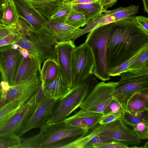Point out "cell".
<instances>
[{
	"label": "cell",
	"mask_w": 148,
	"mask_h": 148,
	"mask_svg": "<svg viewBox=\"0 0 148 148\" xmlns=\"http://www.w3.org/2000/svg\"><path fill=\"white\" fill-rule=\"evenodd\" d=\"M135 16L114 22L107 46L109 71L134 56L148 45V33L138 24Z\"/></svg>",
	"instance_id": "6da1fadb"
},
{
	"label": "cell",
	"mask_w": 148,
	"mask_h": 148,
	"mask_svg": "<svg viewBox=\"0 0 148 148\" xmlns=\"http://www.w3.org/2000/svg\"><path fill=\"white\" fill-rule=\"evenodd\" d=\"M91 75L72 88L65 96L59 100L45 124L64 120L78 108L98 84Z\"/></svg>",
	"instance_id": "7a4b0ae2"
},
{
	"label": "cell",
	"mask_w": 148,
	"mask_h": 148,
	"mask_svg": "<svg viewBox=\"0 0 148 148\" xmlns=\"http://www.w3.org/2000/svg\"><path fill=\"white\" fill-rule=\"evenodd\" d=\"M114 22L93 29L89 32L84 42L92 52L94 62L93 74L106 81L110 79L106 59L108 40Z\"/></svg>",
	"instance_id": "3957f363"
},
{
	"label": "cell",
	"mask_w": 148,
	"mask_h": 148,
	"mask_svg": "<svg viewBox=\"0 0 148 148\" xmlns=\"http://www.w3.org/2000/svg\"><path fill=\"white\" fill-rule=\"evenodd\" d=\"M120 76L112 97L125 109L127 101L133 95L148 91V66L124 71Z\"/></svg>",
	"instance_id": "277c9868"
},
{
	"label": "cell",
	"mask_w": 148,
	"mask_h": 148,
	"mask_svg": "<svg viewBox=\"0 0 148 148\" xmlns=\"http://www.w3.org/2000/svg\"><path fill=\"white\" fill-rule=\"evenodd\" d=\"M94 67L92 52L85 43L76 46L72 57V88L92 75Z\"/></svg>",
	"instance_id": "5b68a950"
},
{
	"label": "cell",
	"mask_w": 148,
	"mask_h": 148,
	"mask_svg": "<svg viewBox=\"0 0 148 148\" xmlns=\"http://www.w3.org/2000/svg\"><path fill=\"white\" fill-rule=\"evenodd\" d=\"M30 46V53L42 62L48 58L56 60L55 46L58 40L42 28L32 29L25 32Z\"/></svg>",
	"instance_id": "8992f818"
},
{
	"label": "cell",
	"mask_w": 148,
	"mask_h": 148,
	"mask_svg": "<svg viewBox=\"0 0 148 148\" xmlns=\"http://www.w3.org/2000/svg\"><path fill=\"white\" fill-rule=\"evenodd\" d=\"M139 6L132 5L111 10H103L93 18L89 20L83 28H80L74 37L80 36L98 27L122 19L134 16L138 12Z\"/></svg>",
	"instance_id": "52a82bcc"
},
{
	"label": "cell",
	"mask_w": 148,
	"mask_h": 148,
	"mask_svg": "<svg viewBox=\"0 0 148 148\" xmlns=\"http://www.w3.org/2000/svg\"><path fill=\"white\" fill-rule=\"evenodd\" d=\"M86 132L82 128L69 125L64 120L45 124L40 127V132L42 136L40 148H48L57 142L79 136Z\"/></svg>",
	"instance_id": "ba28073f"
},
{
	"label": "cell",
	"mask_w": 148,
	"mask_h": 148,
	"mask_svg": "<svg viewBox=\"0 0 148 148\" xmlns=\"http://www.w3.org/2000/svg\"><path fill=\"white\" fill-rule=\"evenodd\" d=\"M118 83L104 81L98 83L79 108L88 112L102 114L113 99L112 93Z\"/></svg>",
	"instance_id": "9c48e42d"
},
{
	"label": "cell",
	"mask_w": 148,
	"mask_h": 148,
	"mask_svg": "<svg viewBox=\"0 0 148 148\" xmlns=\"http://www.w3.org/2000/svg\"><path fill=\"white\" fill-rule=\"evenodd\" d=\"M37 103V92L23 104L17 112L0 127V136L13 135L18 137L33 113Z\"/></svg>",
	"instance_id": "30bf717a"
},
{
	"label": "cell",
	"mask_w": 148,
	"mask_h": 148,
	"mask_svg": "<svg viewBox=\"0 0 148 148\" xmlns=\"http://www.w3.org/2000/svg\"><path fill=\"white\" fill-rule=\"evenodd\" d=\"M41 84L40 73L16 85L11 86L4 92L0 100V108L14 100H18L22 104L31 99L38 91Z\"/></svg>",
	"instance_id": "8fae6325"
},
{
	"label": "cell",
	"mask_w": 148,
	"mask_h": 148,
	"mask_svg": "<svg viewBox=\"0 0 148 148\" xmlns=\"http://www.w3.org/2000/svg\"><path fill=\"white\" fill-rule=\"evenodd\" d=\"M98 133L128 146L138 145L142 143V140L120 118L106 124L100 125Z\"/></svg>",
	"instance_id": "7c38bea8"
},
{
	"label": "cell",
	"mask_w": 148,
	"mask_h": 148,
	"mask_svg": "<svg viewBox=\"0 0 148 148\" xmlns=\"http://www.w3.org/2000/svg\"><path fill=\"white\" fill-rule=\"evenodd\" d=\"M18 49L21 58L15 71L12 86L40 73L42 62L38 57L19 46Z\"/></svg>",
	"instance_id": "4fadbf2b"
},
{
	"label": "cell",
	"mask_w": 148,
	"mask_h": 148,
	"mask_svg": "<svg viewBox=\"0 0 148 148\" xmlns=\"http://www.w3.org/2000/svg\"><path fill=\"white\" fill-rule=\"evenodd\" d=\"M21 58L19 51L13 47L12 43L0 47V71L2 80L7 82L10 86L12 85Z\"/></svg>",
	"instance_id": "5bb4252c"
},
{
	"label": "cell",
	"mask_w": 148,
	"mask_h": 148,
	"mask_svg": "<svg viewBox=\"0 0 148 148\" xmlns=\"http://www.w3.org/2000/svg\"><path fill=\"white\" fill-rule=\"evenodd\" d=\"M100 124L73 139L69 138L63 140L60 148H94L101 145L116 141L110 138L101 135L98 133Z\"/></svg>",
	"instance_id": "9a60e30c"
},
{
	"label": "cell",
	"mask_w": 148,
	"mask_h": 148,
	"mask_svg": "<svg viewBox=\"0 0 148 148\" xmlns=\"http://www.w3.org/2000/svg\"><path fill=\"white\" fill-rule=\"evenodd\" d=\"M75 47L72 40L58 41L55 46L56 61L60 71L66 83L71 88H72V55Z\"/></svg>",
	"instance_id": "2e32d148"
},
{
	"label": "cell",
	"mask_w": 148,
	"mask_h": 148,
	"mask_svg": "<svg viewBox=\"0 0 148 148\" xmlns=\"http://www.w3.org/2000/svg\"><path fill=\"white\" fill-rule=\"evenodd\" d=\"M58 100L44 96L37 103L33 113L19 133L18 137L32 129L40 127L45 124L51 115Z\"/></svg>",
	"instance_id": "e0dca14e"
},
{
	"label": "cell",
	"mask_w": 148,
	"mask_h": 148,
	"mask_svg": "<svg viewBox=\"0 0 148 148\" xmlns=\"http://www.w3.org/2000/svg\"><path fill=\"white\" fill-rule=\"evenodd\" d=\"M19 18L25 21L33 29L42 28L47 19L38 14L25 0H13Z\"/></svg>",
	"instance_id": "ac0fdd59"
},
{
	"label": "cell",
	"mask_w": 148,
	"mask_h": 148,
	"mask_svg": "<svg viewBox=\"0 0 148 148\" xmlns=\"http://www.w3.org/2000/svg\"><path fill=\"white\" fill-rule=\"evenodd\" d=\"M103 115L101 113L88 112L80 109L64 121L69 125L82 128L88 131L94 129L99 124V121Z\"/></svg>",
	"instance_id": "d6986e66"
},
{
	"label": "cell",
	"mask_w": 148,
	"mask_h": 148,
	"mask_svg": "<svg viewBox=\"0 0 148 148\" xmlns=\"http://www.w3.org/2000/svg\"><path fill=\"white\" fill-rule=\"evenodd\" d=\"M42 28L59 41L72 40L80 29L70 26L64 23H59L48 20Z\"/></svg>",
	"instance_id": "ffe728a7"
},
{
	"label": "cell",
	"mask_w": 148,
	"mask_h": 148,
	"mask_svg": "<svg viewBox=\"0 0 148 148\" xmlns=\"http://www.w3.org/2000/svg\"><path fill=\"white\" fill-rule=\"evenodd\" d=\"M60 71L55 79L49 83L44 82V95L50 99L59 100L70 91Z\"/></svg>",
	"instance_id": "44dd1931"
},
{
	"label": "cell",
	"mask_w": 148,
	"mask_h": 148,
	"mask_svg": "<svg viewBox=\"0 0 148 148\" xmlns=\"http://www.w3.org/2000/svg\"><path fill=\"white\" fill-rule=\"evenodd\" d=\"M39 14L48 19L63 3L62 0H25Z\"/></svg>",
	"instance_id": "7402d4cb"
},
{
	"label": "cell",
	"mask_w": 148,
	"mask_h": 148,
	"mask_svg": "<svg viewBox=\"0 0 148 148\" xmlns=\"http://www.w3.org/2000/svg\"><path fill=\"white\" fill-rule=\"evenodd\" d=\"M2 7L3 14L1 22L11 27L16 25L19 17L13 0H4Z\"/></svg>",
	"instance_id": "603a6c76"
},
{
	"label": "cell",
	"mask_w": 148,
	"mask_h": 148,
	"mask_svg": "<svg viewBox=\"0 0 148 148\" xmlns=\"http://www.w3.org/2000/svg\"><path fill=\"white\" fill-rule=\"evenodd\" d=\"M60 70L58 63L54 59L48 58L44 61L41 69L40 77L41 81L49 83L54 80Z\"/></svg>",
	"instance_id": "cb8c5ba5"
},
{
	"label": "cell",
	"mask_w": 148,
	"mask_h": 148,
	"mask_svg": "<svg viewBox=\"0 0 148 148\" xmlns=\"http://www.w3.org/2000/svg\"><path fill=\"white\" fill-rule=\"evenodd\" d=\"M120 118L127 125L131 126L140 122H148V109L130 111L124 109Z\"/></svg>",
	"instance_id": "d4e9b609"
},
{
	"label": "cell",
	"mask_w": 148,
	"mask_h": 148,
	"mask_svg": "<svg viewBox=\"0 0 148 148\" xmlns=\"http://www.w3.org/2000/svg\"><path fill=\"white\" fill-rule=\"evenodd\" d=\"M73 8L82 13L88 21L95 17L103 10L100 1L90 4H79L72 5Z\"/></svg>",
	"instance_id": "484cf974"
},
{
	"label": "cell",
	"mask_w": 148,
	"mask_h": 148,
	"mask_svg": "<svg viewBox=\"0 0 148 148\" xmlns=\"http://www.w3.org/2000/svg\"><path fill=\"white\" fill-rule=\"evenodd\" d=\"M125 109L130 111H139L148 109V101L140 93H136L128 100Z\"/></svg>",
	"instance_id": "4316f807"
},
{
	"label": "cell",
	"mask_w": 148,
	"mask_h": 148,
	"mask_svg": "<svg viewBox=\"0 0 148 148\" xmlns=\"http://www.w3.org/2000/svg\"><path fill=\"white\" fill-rule=\"evenodd\" d=\"M22 105L18 100H14L0 108V127L17 112Z\"/></svg>",
	"instance_id": "83f0119b"
},
{
	"label": "cell",
	"mask_w": 148,
	"mask_h": 148,
	"mask_svg": "<svg viewBox=\"0 0 148 148\" xmlns=\"http://www.w3.org/2000/svg\"><path fill=\"white\" fill-rule=\"evenodd\" d=\"M88 21L86 16L82 13L72 7L64 23L72 27L80 28L84 26Z\"/></svg>",
	"instance_id": "f1b7e54d"
},
{
	"label": "cell",
	"mask_w": 148,
	"mask_h": 148,
	"mask_svg": "<svg viewBox=\"0 0 148 148\" xmlns=\"http://www.w3.org/2000/svg\"><path fill=\"white\" fill-rule=\"evenodd\" d=\"M148 66V45L137 54L127 71L139 69Z\"/></svg>",
	"instance_id": "f546056e"
},
{
	"label": "cell",
	"mask_w": 148,
	"mask_h": 148,
	"mask_svg": "<svg viewBox=\"0 0 148 148\" xmlns=\"http://www.w3.org/2000/svg\"><path fill=\"white\" fill-rule=\"evenodd\" d=\"M72 8V5L71 4L63 3L59 7L57 11L48 20L59 23H64Z\"/></svg>",
	"instance_id": "4dcf8cb0"
},
{
	"label": "cell",
	"mask_w": 148,
	"mask_h": 148,
	"mask_svg": "<svg viewBox=\"0 0 148 148\" xmlns=\"http://www.w3.org/2000/svg\"><path fill=\"white\" fill-rule=\"evenodd\" d=\"M42 142L41 133L27 138L19 137L18 145L16 148H40Z\"/></svg>",
	"instance_id": "1f68e13d"
},
{
	"label": "cell",
	"mask_w": 148,
	"mask_h": 148,
	"mask_svg": "<svg viewBox=\"0 0 148 148\" xmlns=\"http://www.w3.org/2000/svg\"><path fill=\"white\" fill-rule=\"evenodd\" d=\"M19 137L13 135L0 136V148H16L19 144Z\"/></svg>",
	"instance_id": "d6a6232c"
},
{
	"label": "cell",
	"mask_w": 148,
	"mask_h": 148,
	"mask_svg": "<svg viewBox=\"0 0 148 148\" xmlns=\"http://www.w3.org/2000/svg\"><path fill=\"white\" fill-rule=\"evenodd\" d=\"M132 127L133 132L141 140L148 139V122H140Z\"/></svg>",
	"instance_id": "836d02e7"
},
{
	"label": "cell",
	"mask_w": 148,
	"mask_h": 148,
	"mask_svg": "<svg viewBox=\"0 0 148 148\" xmlns=\"http://www.w3.org/2000/svg\"><path fill=\"white\" fill-rule=\"evenodd\" d=\"M124 109L118 102L113 98L102 114L103 115H106L112 114L122 113Z\"/></svg>",
	"instance_id": "e575fe53"
},
{
	"label": "cell",
	"mask_w": 148,
	"mask_h": 148,
	"mask_svg": "<svg viewBox=\"0 0 148 148\" xmlns=\"http://www.w3.org/2000/svg\"><path fill=\"white\" fill-rule=\"evenodd\" d=\"M138 53V52L134 56L124 62L118 66L109 71V73L110 76H119L122 73L126 71L127 68L130 65L135 57Z\"/></svg>",
	"instance_id": "d590c367"
},
{
	"label": "cell",
	"mask_w": 148,
	"mask_h": 148,
	"mask_svg": "<svg viewBox=\"0 0 148 148\" xmlns=\"http://www.w3.org/2000/svg\"><path fill=\"white\" fill-rule=\"evenodd\" d=\"M122 113L112 114L106 115H103L99 121L100 125H105L121 118Z\"/></svg>",
	"instance_id": "8d00e7d4"
},
{
	"label": "cell",
	"mask_w": 148,
	"mask_h": 148,
	"mask_svg": "<svg viewBox=\"0 0 148 148\" xmlns=\"http://www.w3.org/2000/svg\"><path fill=\"white\" fill-rule=\"evenodd\" d=\"M16 37V34L12 31V33L0 39V47L15 42Z\"/></svg>",
	"instance_id": "74e56055"
},
{
	"label": "cell",
	"mask_w": 148,
	"mask_h": 148,
	"mask_svg": "<svg viewBox=\"0 0 148 148\" xmlns=\"http://www.w3.org/2000/svg\"><path fill=\"white\" fill-rule=\"evenodd\" d=\"M129 146L118 141H113L101 145L96 148H128Z\"/></svg>",
	"instance_id": "f35d334b"
},
{
	"label": "cell",
	"mask_w": 148,
	"mask_h": 148,
	"mask_svg": "<svg viewBox=\"0 0 148 148\" xmlns=\"http://www.w3.org/2000/svg\"><path fill=\"white\" fill-rule=\"evenodd\" d=\"M136 21L139 26L148 33V18L144 16H135Z\"/></svg>",
	"instance_id": "ab89813d"
},
{
	"label": "cell",
	"mask_w": 148,
	"mask_h": 148,
	"mask_svg": "<svg viewBox=\"0 0 148 148\" xmlns=\"http://www.w3.org/2000/svg\"><path fill=\"white\" fill-rule=\"evenodd\" d=\"M117 0H101L100 4L103 10H106L114 5Z\"/></svg>",
	"instance_id": "60d3db41"
},
{
	"label": "cell",
	"mask_w": 148,
	"mask_h": 148,
	"mask_svg": "<svg viewBox=\"0 0 148 148\" xmlns=\"http://www.w3.org/2000/svg\"><path fill=\"white\" fill-rule=\"evenodd\" d=\"M97 1H99L95 0H75L70 4L72 5L79 4H90Z\"/></svg>",
	"instance_id": "b9f144b4"
},
{
	"label": "cell",
	"mask_w": 148,
	"mask_h": 148,
	"mask_svg": "<svg viewBox=\"0 0 148 148\" xmlns=\"http://www.w3.org/2000/svg\"><path fill=\"white\" fill-rule=\"evenodd\" d=\"M12 28L0 30V39L12 33Z\"/></svg>",
	"instance_id": "7bdbcfd3"
},
{
	"label": "cell",
	"mask_w": 148,
	"mask_h": 148,
	"mask_svg": "<svg viewBox=\"0 0 148 148\" xmlns=\"http://www.w3.org/2000/svg\"><path fill=\"white\" fill-rule=\"evenodd\" d=\"M0 85L2 90L4 92H7L11 87L7 82L3 80L1 81Z\"/></svg>",
	"instance_id": "ee69618b"
},
{
	"label": "cell",
	"mask_w": 148,
	"mask_h": 148,
	"mask_svg": "<svg viewBox=\"0 0 148 148\" xmlns=\"http://www.w3.org/2000/svg\"><path fill=\"white\" fill-rule=\"evenodd\" d=\"M145 12L148 13V0H142Z\"/></svg>",
	"instance_id": "f6af8a7d"
},
{
	"label": "cell",
	"mask_w": 148,
	"mask_h": 148,
	"mask_svg": "<svg viewBox=\"0 0 148 148\" xmlns=\"http://www.w3.org/2000/svg\"><path fill=\"white\" fill-rule=\"evenodd\" d=\"M11 27L7 26L1 23H0V30L6 28H10Z\"/></svg>",
	"instance_id": "bcb514c9"
},
{
	"label": "cell",
	"mask_w": 148,
	"mask_h": 148,
	"mask_svg": "<svg viewBox=\"0 0 148 148\" xmlns=\"http://www.w3.org/2000/svg\"><path fill=\"white\" fill-rule=\"evenodd\" d=\"M64 3L70 4L75 0H62Z\"/></svg>",
	"instance_id": "7dc6e473"
},
{
	"label": "cell",
	"mask_w": 148,
	"mask_h": 148,
	"mask_svg": "<svg viewBox=\"0 0 148 148\" xmlns=\"http://www.w3.org/2000/svg\"><path fill=\"white\" fill-rule=\"evenodd\" d=\"M4 94V92L2 91L0 85V100L2 99Z\"/></svg>",
	"instance_id": "c3c4849f"
},
{
	"label": "cell",
	"mask_w": 148,
	"mask_h": 148,
	"mask_svg": "<svg viewBox=\"0 0 148 148\" xmlns=\"http://www.w3.org/2000/svg\"><path fill=\"white\" fill-rule=\"evenodd\" d=\"M2 7H0V23H1V20L2 18Z\"/></svg>",
	"instance_id": "681fc988"
},
{
	"label": "cell",
	"mask_w": 148,
	"mask_h": 148,
	"mask_svg": "<svg viewBox=\"0 0 148 148\" xmlns=\"http://www.w3.org/2000/svg\"><path fill=\"white\" fill-rule=\"evenodd\" d=\"M143 148H148V142L147 141L145 144L144 145V146L143 147Z\"/></svg>",
	"instance_id": "f907efd6"
},
{
	"label": "cell",
	"mask_w": 148,
	"mask_h": 148,
	"mask_svg": "<svg viewBox=\"0 0 148 148\" xmlns=\"http://www.w3.org/2000/svg\"><path fill=\"white\" fill-rule=\"evenodd\" d=\"M4 2V0H0V7L2 6Z\"/></svg>",
	"instance_id": "816d5d0a"
},
{
	"label": "cell",
	"mask_w": 148,
	"mask_h": 148,
	"mask_svg": "<svg viewBox=\"0 0 148 148\" xmlns=\"http://www.w3.org/2000/svg\"><path fill=\"white\" fill-rule=\"evenodd\" d=\"M2 80V77L1 71H0V84L1 81Z\"/></svg>",
	"instance_id": "f5cc1de1"
},
{
	"label": "cell",
	"mask_w": 148,
	"mask_h": 148,
	"mask_svg": "<svg viewBox=\"0 0 148 148\" xmlns=\"http://www.w3.org/2000/svg\"><path fill=\"white\" fill-rule=\"evenodd\" d=\"M95 0L97 1H100L101 0Z\"/></svg>",
	"instance_id": "db71d44e"
}]
</instances>
